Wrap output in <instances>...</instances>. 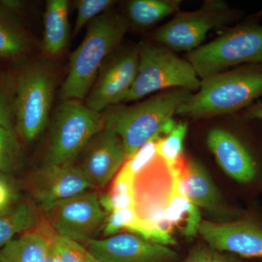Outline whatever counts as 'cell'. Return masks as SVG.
Listing matches in <instances>:
<instances>
[{
    "instance_id": "7402d4cb",
    "label": "cell",
    "mask_w": 262,
    "mask_h": 262,
    "mask_svg": "<svg viewBox=\"0 0 262 262\" xmlns=\"http://www.w3.org/2000/svg\"><path fill=\"white\" fill-rule=\"evenodd\" d=\"M49 237L33 232L20 234L0 249V262H44Z\"/></svg>"
},
{
    "instance_id": "277c9868",
    "label": "cell",
    "mask_w": 262,
    "mask_h": 262,
    "mask_svg": "<svg viewBox=\"0 0 262 262\" xmlns=\"http://www.w3.org/2000/svg\"><path fill=\"white\" fill-rule=\"evenodd\" d=\"M15 78V131L25 142H32L49 121L56 72L51 63L40 60L23 66Z\"/></svg>"
},
{
    "instance_id": "2e32d148",
    "label": "cell",
    "mask_w": 262,
    "mask_h": 262,
    "mask_svg": "<svg viewBox=\"0 0 262 262\" xmlns=\"http://www.w3.org/2000/svg\"><path fill=\"white\" fill-rule=\"evenodd\" d=\"M207 144L226 174L241 184H251L259 173L258 163L251 148L230 131L214 128L208 133Z\"/></svg>"
},
{
    "instance_id": "e0dca14e",
    "label": "cell",
    "mask_w": 262,
    "mask_h": 262,
    "mask_svg": "<svg viewBox=\"0 0 262 262\" xmlns=\"http://www.w3.org/2000/svg\"><path fill=\"white\" fill-rule=\"evenodd\" d=\"M175 170L177 176V192L198 208L211 213H221L222 196L206 168L194 160L182 161Z\"/></svg>"
},
{
    "instance_id": "8992f818",
    "label": "cell",
    "mask_w": 262,
    "mask_h": 262,
    "mask_svg": "<svg viewBox=\"0 0 262 262\" xmlns=\"http://www.w3.org/2000/svg\"><path fill=\"white\" fill-rule=\"evenodd\" d=\"M136 80L123 102L136 101L148 95L166 90L198 91L201 80L187 59L179 58L165 47L141 42Z\"/></svg>"
},
{
    "instance_id": "f1b7e54d",
    "label": "cell",
    "mask_w": 262,
    "mask_h": 262,
    "mask_svg": "<svg viewBox=\"0 0 262 262\" xmlns=\"http://www.w3.org/2000/svg\"><path fill=\"white\" fill-rule=\"evenodd\" d=\"M51 239L62 262H98L80 243L56 234Z\"/></svg>"
},
{
    "instance_id": "4316f807",
    "label": "cell",
    "mask_w": 262,
    "mask_h": 262,
    "mask_svg": "<svg viewBox=\"0 0 262 262\" xmlns=\"http://www.w3.org/2000/svg\"><path fill=\"white\" fill-rule=\"evenodd\" d=\"M15 76L0 72V126L15 130Z\"/></svg>"
},
{
    "instance_id": "4dcf8cb0",
    "label": "cell",
    "mask_w": 262,
    "mask_h": 262,
    "mask_svg": "<svg viewBox=\"0 0 262 262\" xmlns=\"http://www.w3.org/2000/svg\"><path fill=\"white\" fill-rule=\"evenodd\" d=\"M183 262H239L237 260L209 246H198L189 253Z\"/></svg>"
},
{
    "instance_id": "1f68e13d",
    "label": "cell",
    "mask_w": 262,
    "mask_h": 262,
    "mask_svg": "<svg viewBox=\"0 0 262 262\" xmlns=\"http://www.w3.org/2000/svg\"><path fill=\"white\" fill-rule=\"evenodd\" d=\"M8 176L0 174V212L11 206L16 201V194Z\"/></svg>"
},
{
    "instance_id": "44dd1931",
    "label": "cell",
    "mask_w": 262,
    "mask_h": 262,
    "mask_svg": "<svg viewBox=\"0 0 262 262\" xmlns=\"http://www.w3.org/2000/svg\"><path fill=\"white\" fill-rule=\"evenodd\" d=\"M37 222V211L29 201H15L5 211L0 212V249L18 234L30 232Z\"/></svg>"
},
{
    "instance_id": "7c38bea8",
    "label": "cell",
    "mask_w": 262,
    "mask_h": 262,
    "mask_svg": "<svg viewBox=\"0 0 262 262\" xmlns=\"http://www.w3.org/2000/svg\"><path fill=\"white\" fill-rule=\"evenodd\" d=\"M82 151L78 167L94 189L106 187L127 160L121 138L106 123Z\"/></svg>"
},
{
    "instance_id": "83f0119b",
    "label": "cell",
    "mask_w": 262,
    "mask_h": 262,
    "mask_svg": "<svg viewBox=\"0 0 262 262\" xmlns=\"http://www.w3.org/2000/svg\"><path fill=\"white\" fill-rule=\"evenodd\" d=\"M115 1L112 0H78L76 2L77 10L73 36L77 35L86 24H89L100 15L110 9Z\"/></svg>"
},
{
    "instance_id": "52a82bcc",
    "label": "cell",
    "mask_w": 262,
    "mask_h": 262,
    "mask_svg": "<svg viewBox=\"0 0 262 262\" xmlns=\"http://www.w3.org/2000/svg\"><path fill=\"white\" fill-rule=\"evenodd\" d=\"M132 186L138 224L130 232L151 242L159 229L158 224L177 194V173L158 153L133 176Z\"/></svg>"
},
{
    "instance_id": "d4e9b609",
    "label": "cell",
    "mask_w": 262,
    "mask_h": 262,
    "mask_svg": "<svg viewBox=\"0 0 262 262\" xmlns=\"http://www.w3.org/2000/svg\"><path fill=\"white\" fill-rule=\"evenodd\" d=\"M21 148L16 133L0 126V173L8 176L21 164Z\"/></svg>"
},
{
    "instance_id": "484cf974",
    "label": "cell",
    "mask_w": 262,
    "mask_h": 262,
    "mask_svg": "<svg viewBox=\"0 0 262 262\" xmlns=\"http://www.w3.org/2000/svg\"><path fill=\"white\" fill-rule=\"evenodd\" d=\"M187 133V122H179L168 136L158 141V155L171 168H175L183 159L184 141Z\"/></svg>"
},
{
    "instance_id": "d6986e66",
    "label": "cell",
    "mask_w": 262,
    "mask_h": 262,
    "mask_svg": "<svg viewBox=\"0 0 262 262\" xmlns=\"http://www.w3.org/2000/svg\"><path fill=\"white\" fill-rule=\"evenodd\" d=\"M69 5L67 0H48L46 3L42 48L49 56L61 54L68 44Z\"/></svg>"
},
{
    "instance_id": "d6a6232c",
    "label": "cell",
    "mask_w": 262,
    "mask_h": 262,
    "mask_svg": "<svg viewBox=\"0 0 262 262\" xmlns=\"http://www.w3.org/2000/svg\"><path fill=\"white\" fill-rule=\"evenodd\" d=\"M243 116L248 120H262V101L253 103L244 110Z\"/></svg>"
},
{
    "instance_id": "6da1fadb",
    "label": "cell",
    "mask_w": 262,
    "mask_h": 262,
    "mask_svg": "<svg viewBox=\"0 0 262 262\" xmlns=\"http://www.w3.org/2000/svg\"><path fill=\"white\" fill-rule=\"evenodd\" d=\"M192 95L188 90H166L134 106L110 107L103 113L106 123L123 141L127 160L151 139L173 130L174 115Z\"/></svg>"
},
{
    "instance_id": "4fadbf2b",
    "label": "cell",
    "mask_w": 262,
    "mask_h": 262,
    "mask_svg": "<svg viewBox=\"0 0 262 262\" xmlns=\"http://www.w3.org/2000/svg\"><path fill=\"white\" fill-rule=\"evenodd\" d=\"M27 190L43 211L52 205L94 189L78 166L43 165L29 176Z\"/></svg>"
},
{
    "instance_id": "f546056e",
    "label": "cell",
    "mask_w": 262,
    "mask_h": 262,
    "mask_svg": "<svg viewBox=\"0 0 262 262\" xmlns=\"http://www.w3.org/2000/svg\"><path fill=\"white\" fill-rule=\"evenodd\" d=\"M138 224L134 208H127L108 213L103 229L105 235L111 236L122 229L130 231Z\"/></svg>"
},
{
    "instance_id": "30bf717a",
    "label": "cell",
    "mask_w": 262,
    "mask_h": 262,
    "mask_svg": "<svg viewBox=\"0 0 262 262\" xmlns=\"http://www.w3.org/2000/svg\"><path fill=\"white\" fill-rule=\"evenodd\" d=\"M92 190L57 202L44 211L56 235L82 244L103 228L107 213L98 193Z\"/></svg>"
},
{
    "instance_id": "ba28073f",
    "label": "cell",
    "mask_w": 262,
    "mask_h": 262,
    "mask_svg": "<svg viewBox=\"0 0 262 262\" xmlns=\"http://www.w3.org/2000/svg\"><path fill=\"white\" fill-rule=\"evenodd\" d=\"M106 125L97 113L78 100H64L53 117L44 165L70 164Z\"/></svg>"
},
{
    "instance_id": "e575fe53",
    "label": "cell",
    "mask_w": 262,
    "mask_h": 262,
    "mask_svg": "<svg viewBox=\"0 0 262 262\" xmlns=\"http://www.w3.org/2000/svg\"><path fill=\"white\" fill-rule=\"evenodd\" d=\"M0 174H3V173H0ZM4 175H5V174H4Z\"/></svg>"
},
{
    "instance_id": "9c48e42d",
    "label": "cell",
    "mask_w": 262,
    "mask_h": 262,
    "mask_svg": "<svg viewBox=\"0 0 262 262\" xmlns=\"http://www.w3.org/2000/svg\"><path fill=\"white\" fill-rule=\"evenodd\" d=\"M238 16L225 2L208 0L194 11L178 12L156 31L155 39L170 51L190 53L202 46L210 31L225 27Z\"/></svg>"
},
{
    "instance_id": "cb8c5ba5",
    "label": "cell",
    "mask_w": 262,
    "mask_h": 262,
    "mask_svg": "<svg viewBox=\"0 0 262 262\" xmlns=\"http://www.w3.org/2000/svg\"><path fill=\"white\" fill-rule=\"evenodd\" d=\"M133 177L122 167L106 194L99 196L100 203L107 213L134 208Z\"/></svg>"
},
{
    "instance_id": "603a6c76",
    "label": "cell",
    "mask_w": 262,
    "mask_h": 262,
    "mask_svg": "<svg viewBox=\"0 0 262 262\" xmlns=\"http://www.w3.org/2000/svg\"><path fill=\"white\" fill-rule=\"evenodd\" d=\"M180 0H132L127 4L128 18L141 27L155 25L180 11Z\"/></svg>"
},
{
    "instance_id": "3957f363",
    "label": "cell",
    "mask_w": 262,
    "mask_h": 262,
    "mask_svg": "<svg viewBox=\"0 0 262 262\" xmlns=\"http://www.w3.org/2000/svg\"><path fill=\"white\" fill-rule=\"evenodd\" d=\"M262 96V64H246L201 80L177 115L198 119L244 111Z\"/></svg>"
},
{
    "instance_id": "8fae6325",
    "label": "cell",
    "mask_w": 262,
    "mask_h": 262,
    "mask_svg": "<svg viewBox=\"0 0 262 262\" xmlns=\"http://www.w3.org/2000/svg\"><path fill=\"white\" fill-rule=\"evenodd\" d=\"M139 63L138 46L114 52L100 69L84 104L102 113L123 102L136 80Z\"/></svg>"
},
{
    "instance_id": "7a4b0ae2",
    "label": "cell",
    "mask_w": 262,
    "mask_h": 262,
    "mask_svg": "<svg viewBox=\"0 0 262 262\" xmlns=\"http://www.w3.org/2000/svg\"><path fill=\"white\" fill-rule=\"evenodd\" d=\"M127 29L125 17L108 11L88 25L83 40L71 56L68 74L60 90L63 101L87 97L100 69L118 49Z\"/></svg>"
},
{
    "instance_id": "ac0fdd59",
    "label": "cell",
    "mask_w": 262,
    "mask_h": 262,
    "mask_svg": "<svg viewBox=\"0 0 262 262\" xmlns=\"http://www.w3.org/2000/svg\"><path fill=\"white\" fill-rule=\"evenodd\" d=\"M32 40L18 15L5 0L0 1V58H23L30 51Z\"/></svg>"
},
{
    "instance_id": "9a60e30c",
    "label": "cell",
    "mask_w": 262,
    "mask_h": 262,
    "mask_svg": "<svg viewBox=\"0 0 262 262\" xmlns=\"http://www.w3.org/2000/svg\"><path fill=\"white\" fill-rule=\"evenodd\" d=\"M198 233L219 252L244 257L262 258V225L250 220L202 221Z\"/></svg>"
},
{
    "instance_id": "5b68a950",
    "label": "cell",
    "mask_w": 262,
    "mask_h": 262,
    "mask_svg": "<svg viewBox=\"0 0 262 262\" xmlns=\"http://www.w3.org/2000/svg\"><path fill=\"white\" fill-rule=\"evenodd\" d=\"M201 80L246 64H262V25L250 20L225 29L208 44L188 53Z\"/></svg>"
},
{
    "instance_id": "ffe728a7",
    "label": "cell",
    "mask_w": 262,
    "mask_h": 262,
    "mask_svg": "<svg viewBox=\"0 0 262 262\" xmlns=\"http://www.w3.org/2000/svg\"><path fill=\"white\" fill-rule=\"evenodd\" d=\"M199 208L178 192L158 224V229L171 235L172 231L179 229L187 237L195 236L201 224Z\"/></svg>"
},
{
    "instance_id": "5bb4252c",
    "label": "cell",
    "mask_w": 262,
    "mask_h": 262,
    "mask_svg": "<svg viewBox=\"0 0 262 262\" xmlns=\"http://www.w3.org/2000/svg\"><path fill=\"white\" fill-rule=\"evenodd\" d=\"M98 262H172L177 253L168 246L149 242L134 233L113 234L82 243Z\"/></svg>"
},
{
    "instance_id": "836d02e7",
    "label": "cell",
    "mask_w": 262,
    "mask_h": 262,
    "mask_svg": "<svg viewBox=\"0 0 262 262\" xmlns=\"http://www.w3.org/2000/svg\"><path fill=\"white\" fill-rule=\"evenodd\" d=\"M52 237L48 239V244L47 249H46V256H45L44 262H62L58 251H57L56 246L52 241Z\"/></svg>"
}]
</instances>
